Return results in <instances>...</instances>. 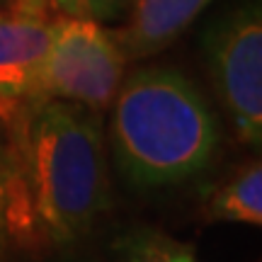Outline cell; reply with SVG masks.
Returning a JSON list of instances; mask_svg holds the SVG:
<instances>
[{"label":"cell","instance_id":"1","mask_svg":"<svg viewBox=\"0 0 262 262\" xmlns=\"http://www.w3.org/2000/svg\"><path fill=\"white\" fill-rule=\"evenodd\" d=\"M219 141L214 112L180 71H136L114 95L112 148L136 187H165L199 175L216 156Z\"/></svg>","mask_w":262,"mask_h":262},{"label":"cell","instance_id":"5","mask_svg":"<svg viewBox=\"0 0 262 262\" xmlns=\"http://www.w3.org/2000/svg\"><path fill=\"white\" fill-rule=\"evenodd\" d=\"M51 41V19L34 15H0V100L37 102L44 61Z\"/></svg>","mask_w":262,"mask_h":262},{"label":"cell","instance_id":"7","mask_svg":"<svg viewBox=\"0 0 262 262\" xmlns=\"http://www.w3.org/2000/svg\"><path fill=\"white\" fill-rule=\"evenodd\" d=\"M206 216L226 224H262V168L250 163L245 170L224 182L206 202Z\"/></svg>","mask_w":262,"mask_h":262},{"label":"cell","instance_id":"10","mask_svg":"<svg viewBox=\"0 0 262 262\" xmlns=\"http://www.w3.org/2000/svg\"><path fill=\"white\" fill-rule=\"evenodd\" d=\"M0 248H3V194H0Z\"/></svg>","mask_w":262,"mask_h":262},{"label":"cell","instance_id":"3","mask_svg":"<svg viewBox=\"0 0 262 262\" xmlns=\"http://www.w3.org/2000/svg\"><path fill=\"white\" fill-rule=\"evenodd\" d=\"M122 51L112 32L85 17L58 15L51 19V41L39 85V100H61L85 110H104L124 75Z\"/></svg>","mask_w":262,"mask_h":262},{"label":"cell","instance_id":"2","mask_svg":"<svg viewBox=\"0 0 262 262\" xmlns=\"http://www.w3.org/2000/svg\"><path fill=\"white\" fill-rule=\"evenodd\" d=\"M22 134L29 209L56 243L75 241L107 204V165L100 122L61 100L34 102Z\"/></svg>","mask_w":262,"mask_h":262},{"label":"cell","instance_id":"9","mask_svg":"<svg viewBox=\"0 0 262 262\" xmlns=\"http://www.w3.org/2000/svg\"><path fill=\"white\" fill-rule=\"evenodd\" d=\"M54 8L68 17H85L95 22H112L122 17L131 0H51Z\"/></svg>","mask_w":262,"mask_h":262},{"label":"cell","instance_id":"4","mask_svg":"<svg viewBox=\"0 0 262 262\" xmlns=\"http://www.w3.org/2000/svg\"><path fill=\"white\" fill-rule=\"evenodd\" d=\"M211 80L238 136L262 143V15L260 3H245L214 25L206 37Z\"/></svg>","mask_w":262,"mask_h":262},{"label":"cell","instance_id":"6","mask_svg":"<svg viewBox=\"0 0 262 262\" xmlns=\"http://www.w3.org/2000/svg\"><path fill=\"white\" fill-rule=\"evenodd\" d=\"M214 0H131L126 22L112 32L124 61H143L165 51Z\"/></svg>","mask_w":262,"mask_h":262},{"label":"cell","instance_id":"8","mask_svg":"<svg viewBox=\"0 0 262 262\" xmlns=\"http://www.w3.org/2000/svg\"><path fill=\"white\" fill-rule=\"evenodd\" d=\"M124 262H196L192 248L163 233H141L126 245Z\"/></svg>","mask_w":262,"mask_h":262}]
</instances>
